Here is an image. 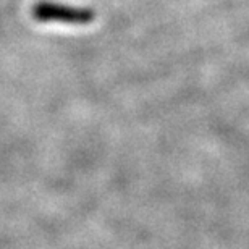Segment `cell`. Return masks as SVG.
I'll return each mask as SVG.
<instances>
[{"instance_id":"cell-1","label":"cell","mask_w":249,"mask_h":249,"mask_svg":"<svg viewBox=\"0 0 249 249\" xmlns=\"http://www.w3.org/2000/svg\"><path fill=\"white\" fill-rule=\"evenodd\" d=\"M34 19L41 23H63V24H89L94 21L96 13L91 8L71 7L57 2L41 0L33 7Z\"/></svg>"}]
</instances>
